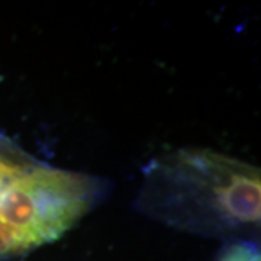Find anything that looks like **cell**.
Instances as JSON below:
<instances>
[{
	"label": "cell",
	"instance_id": "obj_1",
	"mask_svg": "<svg viewBox=\"0 0 261 261\" xmlns=\"http://www.w3.org/2000/svg\"><path fill=\"white\" fill-rule=\"evenodd\" d=\"M140 209L163 224L219 237L260 228V170L205 148H183L144 170Z\"/></svg>",
	"mask_w": 261,
	"mask_h": 261
},
{
	"label": "cell",
	"instance_id": "obj_2",
	"mask_svg": "<svg viewBox=\"0 0 261 261\" xmlns=\"http://www.w3.org/2000/svg\"><path fill=\"white\" fill-rule=\"evenodd\" d=\"M103 196L102 180L41 163L19 178L0 205V261L58 240Z\"/></svg>",
	"mask_w": 261,
	"mask_h": 261
},
{
	"label": "cell",
	"instance_id": "obj_3",
	"mask_svg": "<svg viewBox=\"0 0 261 261\" xmlns=\"http://www.w3.org/2000/svg\"><path fill=\"white\" fill-rule=\"evenodd\" d=\"M41 163L0 134V205L12 186Z\"/></svg>",
	"mask_w": 261,
	"mask_h": 261
},
{
	"label": "cell",
	"instance_id": "obj_4",
	"mask_svg": "<svg viewBox=\"0 0 261 261\" xmlns=\"http://www.w3.org/2000/svg\"><path fill=\"white\" fill-rule=\"evenodd\" d=\"M221 261H260V251L252 243L240 241L226 250Z\"/></svg>",
	"mask_w": 261,
	"mask_h": 261
}]
</instances>
